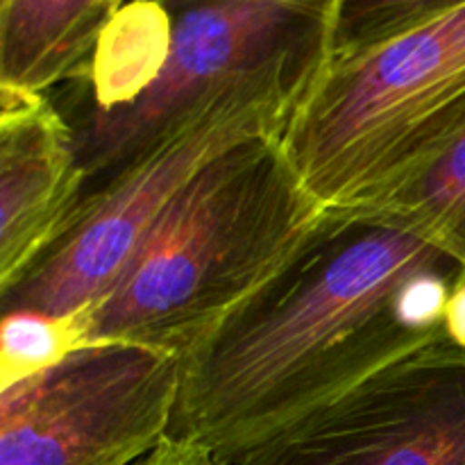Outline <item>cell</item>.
<instances>
[{"label": "cell", "mask_w": 465, "mask_h": 465, "mask_svg": "<svg viewBox=\"0 0 465 465\" xmlns=\"http://www.w3.org/2000/svg\"><path fill=\"white\" fill-rule=\"evenodd\" d=\"M465 277L448 245L384 209H325L298 252L182 354L168 436L218 463L445 336Z\"/></svg>", "instance_id": "6da1fadb"}, {"label": "cell", "mask_w": 465, "mask_h": 465, "mask_svg": "<svg viewBox=\"0 0 465 465\" xmlns=\"http://www.w3.org/2000/svg\"><path fill=\"white\" fill-rule=\"evenodd\" d=\"M339 9L341 0H132L66 98L50 95L75 134L84 195L227 104L298 109L334 62Z\"/></svg>", "instance_id": "7a4b0ae2"}, {"label": "cell", "mask_w": 465, "mask_h": 465, "mask_svg": "<svg viewBox=\"0 0 465 465\" xmlns=\"http://www.w3.org/2000/svg\"><path fill=\"white\" fill-rule=\"evenodd\" d=\"M325 209L282 134L223 150L159 213L112 289L68 318L75 345L125 341L182 357L298 252Z\"/></svg>", "instance_id": "3957f363"}, {"label": "cell", "mask_w": 465, "mask_h": 465, "mask_svg": "<svg viewBox=\"0 0 465 465\" xmlns=\"http://www.w3.org/2000/svg\"><path fill=\"white\" fill-rule=\"evenodd\" d=\"M465 130V5L363 53L336 57L282 141L330 209L375 207Z\"/></svg>", "instance_id": "277c9868"}, {"label": "cell", "mask_w": 465, "mask_h": 465, "mask_svg": "<svg viewBox=\"0 0 465 465\" xmlns=\"http://www.w3.org/2000/svg\"><path fill=\"white\" fill-rule=\"evenodd\" d=\"M182 357L125 341L80 343L0 389V465H134L168 439Z\"/></svg>", "instance_id": "5b68a950"}, {"label": "cell", "mask_w": 465, "mask_h": 465, "mask_svg": "<svg viewBox=\"0 0 465 465\" xmlns=\"http://www.w3.org/2000/svg\"><path fill=\"white\" fill-rule=\"evenodd\" d=\"M293 112L282 103L227 104L95 186L64 234L14 284L0 289L3 313L32 312L68 321L94 307L200 166L250 136L284 134Z\"/></svg>", "instance_id": "8992f818"}, {"label": "cell", "mask_w": 465, "mask_h": 465, "mask_svg": "<svg viewBox=\"0 0 465 465\" xmlns=\"http://www.w3.org/2000/svg\"><path fill=\"white\" fill-rule=\"evenodd\" d=\"M223 465H465V350L431 341Z\"/></svg>", "instance_id": "52a82bcc"}, {"label": "cell", "mask_w": 465, "mask_h": 465, "mask_svg": "<svg viewBox=\"0 0 465 465\" xmlns=\"http://www.w3.org/2000/svg\"><path fill=\"white\" fill-rule=\"evenodd\" d=\"M82 195L75 134L57 103L0 86V289L64 234Z\"/></svg>", "instance_id": "ba28073f"}, {"label": "cell", "mask_w": 465, "mask_h": 465, "mask_svg": "<svg viewBox=\"0 0 465 465\" xmlns=\"http://www.w3.org/2000/svg\"><path fill=\"white\" fill-rule=\"evenodd\" d=\"M132 0H0V86L53 95L89 66Z\"/></svg>", "instance_id": "9c48e42d"}, {"label": "cell", "mask_w": 465, "mask_h": 465, "mask_svg": "<svg viewBox=\"0 0 465 465\" xmlns=\"http://www.w3.org/2000/svg\"><path fill=\"white\" fill-rule=\"evenodd\" d=\"M371 209L427 232L465 263V130L418 180Z\"/></svg>", "instance_id": "30bf717a"}, {"label": "cell", "mask_w": 465, "mask_h": 465, "mask_svg": "<svg viewBox=\"0 0 465 465\" xmlns=\"http://www.w3.org/2000/svg\"><path fill=\"white\" fill-rule=\"evenodd\" d=\"M463 5L465 0H341L334 59L398 39Z\"/></svg>", "instance_id": "8fae6325"}, {"label": "cell", "mask_w": 465, "mask_h": 465, "mask_svg": "<svg viewBox=\"0 0 465 465\" xmlns=\"http://www.w3.org/2000/svg\"><path fill=\"white\" fill-rule=\"evenodd\" d=\"M75 348L68 321L32 312L3 313L0 389L54 366Z\"/></svg>", "instance_id": "7c38bea8"}, {"label": "cell", "mask_w": 465, "mask_h": 465, "mask_svg": "<svg viewBox=\"0 0 465 465\" xmlns=\"http://www.w3.org/2000/svg\"><path fill=\"white\" fill-rule=\"evenodd\" d=\"M134 465H221L207 448L168 436L154 452Z\"/></svg>", "instance_id": "4fadbf2b"}, {"label": "cell", "mask_w": 465, "mask_h": 465, "mask_svg": "<svg viewBox=\"0 0 465 465\" xmlns=\"http://www.w3.org/2000/svg\"><path fill=\"white\" fill-rule=\"evenodd\" d=\"M445 336L465 350V277L452 291L445 307Z\"/></svg>", "instance_id": "5bb4252c"}]
</instances>
